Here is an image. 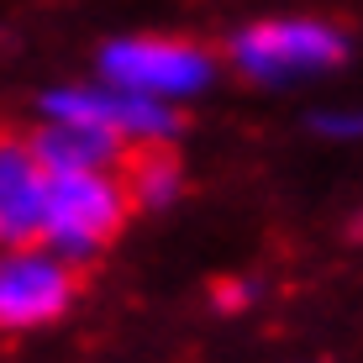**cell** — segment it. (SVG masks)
Masks as SVG:
<instances>
[{"instance_id":"1","label":"cell","mask_w":363,"mask_h":363,"mask_svg":"<svg viewBox=\"0 0 363 363\" xmlns=\"http://www.w3.org/2000/svg\"><path fill=\"white\" fill-rule=\"evenodd\" d=\"M132 200L121 190L116 169H64L48 174V200H43V237L53 242L58 258H84L106 247L121 232Z\"/></svg>"},{"instance_id":"2","label":"cell","mask_w":363,"mask_h":363,"mask_svg":"<svg viewBox=\"0 0 363 363\" xmlns=\"http://www.w3.org/2000/svg\"><path fill=\"white\" fill-rule=\"evenodd\" d=\"M106 79L127 95H190L211 79V58L195 43L179 37H127V43H111L100 58Z\"/></svg>"},{"instance_id":"3","label":"cell","mask_w":363,"mask_h":363,"mask_svg":"<svg viewBox=\"0 0 363 363\" xmlns=\"http://www.w3.org/2000/svg\"><path fill=\"white\" fill-rule=\"evenodd\" d=\"M48 116L64 127H84L100 132L111 143L132 147V143H169L179 132V116L164 100L147 95H127V90H58L48 95Z\"/></svg>"},{"instance_id":"4","label":"cell","mask_w":363,"mask_h":363,"mask_svg":"<svg viewBox=\"0 0 363 363\" xmlns=\"http://www.w3.org/2000/svg\"><path fill=\"white\" fill-rule=\"evenodd\" d=\"M232 58L242 74H258V79L332 69L342 58V32L321 27V21H264V27H247L232 43Z\"/></svg>"},{"instance_id":"5","label":"cell","mask_w":363,"mask_h":363,"mask_svg":"<svg viewBox=\"0 0 363 363\" xmlns=\"http://www.w3.org/2000/svg\"><path fill=\"white\" fill-rule=\"evenodd\" d=\"M79 295V274L58 253H21L0 258V327H43L69 311Z\"/></svg>"},{"instance_id":"6","label":"cell","mask_w":363,"mask_h":363,"mask_svg":"<svg viewBox=\"0 0 363 363\" xmlns=\"http://www.w3.org/2000/svg\"><path fill=\"white\" fill-rule=\"evenodd\" d=\"M43 200H48V169L37 164L27 137L0 132V242L27 247L43 237Z\"/></svg>"},{"instance_id":"7","label":"cell","mask_w":363,"mask_h":363,"mask_svg":"<svg viewBox=\"0 0 363 363\" xmlns=\"http://www.w3.org/2000/svg\"><path fill=\"white\" fill-rule=\"evenodd\" d=\"M116 179L132 206H169L179 190V164H174L169 143H132L116 158Z\"/></svg>"}]
</instances>
